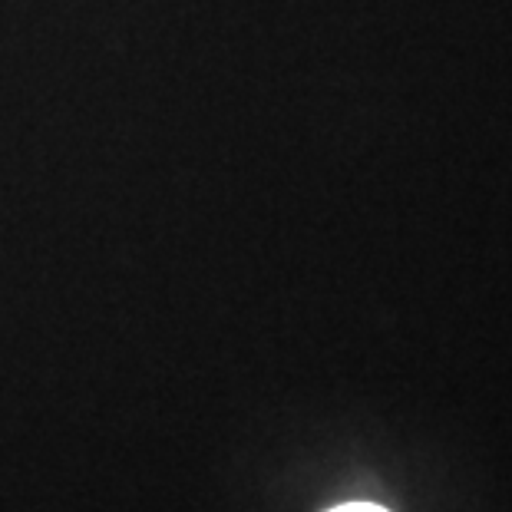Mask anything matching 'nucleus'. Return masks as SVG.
I'll list each match as a JSON object with an SVG mask.
<instances>
[{"label": "nucleus", "mask_w": 512, "mask_h": 512, "mask_svg": "<svg viewBox=\"0 0 512 512\" xmlns=\"http://www.w3.org/2000/svg\"><path fill=\"white\" fill-rule=\"evenodd\" d=\"M328 512H387L384 506H374V503H347V506H334Z\"/></svg>", "instance_id": "f257e3e1"}]
</instances>
